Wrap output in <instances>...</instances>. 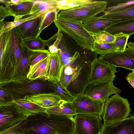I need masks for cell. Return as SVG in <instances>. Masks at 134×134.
Segmentation results:
<instances>
[{"instance_id":"obj_1","label":"cell","mask_w":134,"mask_h":134,"mask_svg":"<svg viewBox=\"0 0 134 134\" xmlns=\"http://www.w3.org/2000/svg\"><path fill=\"white\" fill-rule=\"evenodd\" d=\"M0 85L13 81L25 47L16 27L0 35Z\"/></svg>"},{"instance_id":"obj_2","label":"cell","mask_w":134,"mask_h":134,"mask_svg":"<svg viewBox=\"0 0 134 134\" xmlns=\"http://www.w3.org/2000/svg\"><path fill=\"white\" fill-rule=\"evenodd\" d=\"M79 57L63 68L59 82L75 97L84 94L89 83L91 68V65L83 62Z\"/></svg>"},{"instance_id":"obj_3","label":"cell","mask_w":134,"mask_h":134,"mask_svg":"<svg viewBox=\"0 0 134 134\" xmlns=\"http://www.w3.org/2000/svg\"><path fill=\"white\" fill-rule=\"evenodd\" d=\"M46 119L39 120L35 124L24 127L25 134H73L74 129L73 116L50 115Z\"/></svg>"},{"instance_id":"obj_4","label":"cell","mask_w":134,"mask_h":134,"mask_svg":"<svg viewBox=\"0 0 134 134\" xmlns=\"http://www.w3.org/2000/svg\"><path fill=\"white\" fill-rule=\"evenodd\" d=\"M0 87L8 92L13 100L33 94L55 92L52 82L27 77L1 85Z\"/></svg>"},{"instance_id":"obj_5","label":"cell","mask_w":134,"mask_h":134,"mask_svg":"<svg viewBox=\"0 0 134 134\" xmlns=\"http://www.w3.org/2000/svg\"><path fill=\"white\" fill-rule=\"evenodd\" d=\"M58 30L71 37L78 45L92 52L94 37L85 27L83 23L57 17L54 21Z\"/></svg>"},{"instance_id":"obj_6","label":"cell","mask_w":134,"mask_h":134,"mask_svg":"<svg viewBox=\"0 0 134 134\" xmlns=\"http://www.w3.org/2000/svg\"><path fill=\"white\" fill-rule=\"evenodd\" d=\"M108 2L104 1L92 2L75 8L62 10L57 17L83 23L99 13L104 12Z\"/></svg>"},{"instance_id":"obj_7","label":"cell","mask_w":134,"mask_h":134,"mask_svg":"<svg viewBox=\"0 0 134 134\" xmlns=\"http://www.w3.org/2000/svg\"><path fill=\"white\" fill-rule=\"evenodd\" d=\"M131 111L128 100L118 94L109 98L105 102L102 117L103 124L124 120L128 117Z\"/></svg>"},{"instance_id":"obj_8","label":"cell","mask_w":134,"mask_h":134,"mask_svg":"<svg viewBox=\"0 0 134 134\" xmlns=\"http://www.w3.org/2000/svg\"><path fill=\"white\" fill-rule=\"evenodd\" d=\"M73 134H100L103 126L101 115L77 114L74 117Z\"/></svg>"},{"instance_id":"obj_9","label":"cell","mask_w":134,"mask_h":134,"mask_svg":"<svg viewBox=\"0 0 134 134\" xmlns=\"http://www.w3.org/2000/svg\"><path fill=\"white\" fill-rule=\"evenodd\" d=\"M114 80L97 83H89L84 94L95 100L105 102L111 95L119 94L121 92V90L114 85Z\"/></svg>"},{"instance_id":"obj_10","label":"cell","mask_w":134,"mask_h":134,"mask_svg":"<svg viewBox=\"0 0 134 134\" xmlns=\"http://www.w3.org/2000/svg\"><path fill=\"white\" fill-rule=\"evenodd\" d=\"M116 67L99 60L98 58L91 64L89 83H97L114 80L117 72Z\"/></svg>"},{"instance_id":"obj_11","label":"cell","mask_w":134,"mask_h":134,"mask_svg":"<svg viewBox=\"0 0 134 134\" xmlns=\"http://www.w3.org/2000/svg\"><path fill=\"white\" fill-rule=\"evenodd\" d=\"M105 103L95 100L83 94L76 97L71 104L76 114H98L101 116Z\"/></svg>"},{"instance_id":"obj_12","label":"cell","mask_w":134,"mask_h":134,"mask_svg":"<svg viewBox=\"0 0 134 134\" xmlns=\"http://www.w3.org/2000/svg\"><path fill=\"white\" fill-rule=\"evenodd\" d=\"M98 59L104 62L114 66L134 70V52L126 48L123 51L101 55Z\"/></svg>"},{"instance_id":"obj_13","label":"cell","mask_w":134,"mask_h":134,"mask_svg":"<svg viewBox=\"0 0 134 134\" xmlns=\"http://www.w3.org/2000/svg\"><path fill=\"white\" fill-rule=\"evenodd\" d=\"M13 104L0 107V132L23 122L29 117L17 112Z\"/></svg>"},{"instance_id":"obj_14","label":"cell","mask_w":134,"mask_h":134,"mask_svg":"<svg viewBox=\"0 0 134 134\" xmlns=\"http://www.w3.org/2000/svg\"><path fill=\"white\" fill-rule=\"evenodd\" d=\"M15 101L32 103L45 109L58 105L64 101L61 99L56 92L29 95Z\"/></svg>"},{"instance_id":"obj_15","label":"cell","mask_w":134,"mask_h":134,"mask_svg":"<svg viewBox=\"0 0 134 134\" xmlns=\"http://www.w3.org/2000/svg\"><path fill=\"white\" fill-rule=\"evenodd\" d=\"M100 134H134V115L122 121L103 124Z\"/></svg>"},{"instance_id":"obj_16","label":"cell","mask_w":134,"mask_h":134,"mask_svg":"<svg viewBox=\"0 0 134 134\" xmlns=\"http://www.w3.org/2000/svg\"><path fill=\"white\" fill-rule=\"evenodd\" d=\"M125 20H126L109 19L102 15L93 17L83 23L85 27L88 31L97 33L104 31L115 24Z\"/></svg>"},{"instance_id":"obj_17","label":"cell","mask_w":134,"mask_h":134,"mask_svg":"<svg viewBox=\"0 0 134 134\" xmlns=\"http://www.w3.org/2000/svg\"><path fill=\"white\" fill-rule=\"evenodd\" d=\"M50 63V54L34 65L30 67L27 78L29 79L48 80Z\"/></svg>"},{"instance_id":"obj_18","label":"cell","mask_w":134,"mask_h":134,"mask_svg":"<svg viewBox=\"0 0 134 134\" xmlns=\"http://www.w3.org/2000/svg\"><path fill=\"white\" fill-rule=\"evenodd\" d=\"M44 14L25 22L16 27L24 41L35 38L38 36L40 27Z\"/></svg>"},{"instance_id":"obj_19","label":"cell","mask_w":134,"mask_h":134,"mask_svg":"<svg viewBox=\"0 0 134 134\" xmlns=\"http://www.w3.org/2000/svg\"><path fill=\"white\" fill-rule=\"evenodd\" d=\"M13 105L17 112L28 117L37 114L48 117L51 116L47 112L46 109L32 103L13 100Z\"/></svg>"},{"instance_id":"obj_20","label":"cell","mask_w":134,"mask_h":134,"mask_svg":"<svg viewBox=\"0 0 134 134\" xmlns=\"http://www.w3.org/2000/svg\"><path fill=\"white\" fill-rule=\"evenodd\" d=\"M34 4L33 0H26L16 4L5 6L16 20L30 15Z\"/></svg>"},{"instance_id":"obj_21","label":"cell","mask_w":134,"mask_h":134,"mask_svg":"<svg viewBox=\"0 0 134 134\" xmlns=\"http://www.w3.org/2000/svg\"><path fill=\"white\" fill-rule=\"evenodd\" d=\"M63 69L60 57L58 53L50 54L48 81L52 82H59Z\"/></svg>"},{"instance_id":"obj_22","label":"cell","mask_w":134,"mask_h":134,"mask_svg":"<svg viewBox=\"0 0 134 134\" xmlns=\"http://www.w3.org/2000/svg\"><path fill=\"white\" fill-rule=\"evenodd\" d=\"M104 31L113 36L122 32L130 36L134 34V18L115 24L107 28Z\"/></svg>"},{"instance_id":"obj_23","label":"cell","mask_w":134,"mask_h":134,"mask_svg":"<svg viewBox=\"0 0 134 134\" xmlns=\"http://www.w3.org/2000/svg\"><path fill=\"white\" fill-rule=\"evenodd\" d=\"M34 4L30 15L39 13H45L47 11L57 9L56 0H34Z\"/></svg>"},{"instance_id":"obj_24","label":"cell","mask_w":134,"mask_h":134,"mask_svg":"<svg viewBox=\"0 0 134 134\" xmlns=\"http://www.w3.org/2000/svg\"><path fill=\"white\" fill-rule=\"evenodd\" d=\"M46 111L49 115H65L73 116L76 113L73 108L71 103L63 102L60 104L46 109Z\"/></svg>"},{"instance_id":"obj_25","label":"cell","mask_w":134,"mask_h":134,"mask_svg":"<svg viewBox=\"0 0 134 134\" xmlns=\"http://www.w3.org/2000/svg\"><path fill=\"white\" fill-rule=\"evenodd\" d=\"M45 14L39 13L29 15L18 20L0 23V35L9 31L25 22L37 18Z\"/></svg>"},{"instance_id":"obj_26","label":"cell","mask_w":134,"mask_h":134,"mask_svg":"<svg viewBox=\"0 0 134 134\" xmlns=\"http://www.w3.org/2000/svg\"><path fill=\"white\" fill-rule=\"evenodd\" d=\"M105 18L115 20H127L134 18V4L120 11L104 14Z\"/></svg>"},{"instance_id":"obj_27","label":"cell","mask_w":134,"mask_h":134,"mask_svg":"<svg viewBox=\"0 0 134 134\" xmlns=\"http://www.w3.org/2000/svg\"><path fill=\"white\" fill-rule=\"evenodd\" d=\"M30 66L28 59L27 48L25 46L22 55L20 64L13 81L26 78L30 69Z\"/></svg>"},{"instance_id":"obj_28","label":"cell","mask_w":134,"mask_h":134,"mask_svg":"<svg viewBox=\"0 0 134 134\" xmlns=\"http://www.w3.org/2000/svg\"><path fill=\"white\" fill-rule=\"evenodd\" d=\"M117 51V48L115 43H102L98 42L95 40L92 51V52H94L100 55L112 53Z\"/></svg>"},{"instance_id":"obj_29","label":"cell","mask_w":134,"mask_h":134,"mask_svg":"<svg viewBox=\"0 0 134 134\" xmlns=\"http://www.w3.org/2000/svg\"><path fill=\"white\" fill-rule=\"evenodd\" d=\"M25 46L31 50H44L49 46L48 40H43L40 36L24 41Z\"/></svg>"},{"instance_id":"obj_30","label":"cell","mask_w":134,"mask_h":134,"mask_svg":"<svg viewBox=\"0 0 134 134\" xmlns=\"http://www.w3.org/2000/svg\"><path fill=\"white\" fill-rule=\"evenodd\" d=\"M57 9L64 10L77 7L90 3L91 0H57Z\"/></svg>"},{"instance_id":"obj_31","label":"cell","mask_w":134,"mask_h":134,"mask_svg":"<svg viewBox=\"0 0 134 134\" xmlns=\"http://www.w3.org/2000/svg\"><path fill=\"white\" fill-rule=\"evenodd\" d=\"M28 59L30 67L34 65L42 59L49 55L48 50H31L27 48Z\"/></svg>"},{"instance_id":"obj_32","label":"cell","mask_w":134,"mask_h":134,"mask_svg":"<svg viewBox=\"0 0 134 134\" xmlns=\"http://www.w3.org/2000/svg\"><path fill=\"white\" fill-rule=\"evenodd\" d=\"M59 11L57 9L50 10L45 14L41 23L38 36H40L41 33L44 29L54 21Z\"/></svg>"},{"instance_id":"obj_33","label":"cell","mask_w":134,"mask_h":134,"mask_svg":"<svg viewBox=\"0 0 134 134\" xmlns=\"http://www.w3.org/2000/svg\"><path fill=\"white\" fill-rule=\"evenodd\" d=\"M53 82L55 92L62 100L67 103H71L75 99L76 97L72 96L66 88L62 87L59 82Z\"/></svg>"},{"instance_id":"obj_34","label":"cell","mask_w":134,"mask_h":134,"mask_svg":"<svg viewBox=\"0 0 134 134\" xmlns=\"http://www.w3.org/2000/svg\"><path fill=\"white\" fill-rule=\"evenodd\" d=\"M59 49L58 52L60 55L63 68L70 64L80 56V54L77 51L73 55H71L65 51H63L61 48Z\"/></svg>"},{"instance_id":"obj_35","label":"cell","mask_w":134,"mask_h":134,"mask_svg":"<svg viewBox=\"0 0 134 134\" xmlns=\"http://www.w3.org/2000/svg\"><path fill=\"white\" fill-rule=\"evenodd\" d=\"M91 33L94 37L95 41L98 42L112 43L115 42L114 36L104 31L97 33Z\"/></svg>"},{"instance_id":"obj_36","label":"cell","mask_w":134,"mask_h":134,"mask_svg":"<svg viewBox=\"0 0 134 134\" xmlns=\"http://www.w3.org/2000/svg\"><path fill=\"white\" fill-rule=\"evenodd\" d=\"M115 38V43L117 48L118 51H124L126 48L128 39L130 36L122 32L114 35Z\"/></svg>"},{"instance_id":"obj_37","label":"cell","mask_w":134,"mask_h":134,"mask_svg":"<svg viewBox=\"0 0 134 134\" xmlns=\"http://www.w3.org/2000/svg\"><path fill=\"white\" fill-rule=\"evenodd\" d=\"M134 4V0H129L124 3L107 8L104 14L115 12L122 10L129 6Z\"/></svg>"},{"instance_id":"obj_38","label":"cell","mask_w":134,"mask_h":134,"mask_svg":"<svg viewBox=\"0 0 134 134\" xmlns=\"http://www.w3.org/2000/svg\"><path fill=\"white\" fill-rule=\"evenodd\" d=\"M13 100L7 91L0 87V107H4L12 104Z\"/></svg>"},{"instance_id":"obj_39","label":"cell","mask_w":134,"mask_h":134,"mask_svg":"<svg viewBox=\"0 0 134 134\" xmlns=\"http://www.w3.org/2000/svg\"><path fill=\"white\" fill-rule=\"evenodd\" d=\"M63 36V34L61 32L58 35L53 44H51L48 47V50L50 54L58 52L59 50L58 46L62 40Z\"/></svg>"},{"instance_id":"obj_40","label":"cell","mask_w":134,"mask_h":134,"mask_svg":"<svg viewBox=\"0 0 134 134\" xmlns=\"http://www.w3.org/2000/svg\"><path fill=\"white\" fill-rule=\"evenodd\" d=\"M11 16L6 7L1 5L0 6V23L3 22L5 18Z\"/></svg>"},{"instance_id":"obj_41","label":"cell","mask_w":134,"mask_h":134,"mask_svg":"<svg viewBox=\"0 0 134 134\" xmlns=\"http://www.w3.org/2000/svg\"><path fill=\"white\" fill-rule=\"evenodd\" d=\"M126 79L130 84L134 88V70L129 73Z\"/></svg>"},{"instance_id":"obj_42","label":"cell","mask_w":134,"mask_h":134,"mask_svg":"<svg viewBox=\"0 0 134 134\" xmlns=\"http://www.w3.org/2000/svg\"><path fill=\"white\" fill-rule=\"evenodd\" d=\"M127 46L129 49L134 52V43L130 41L129 43H127Z\"/></svg>"},{"instance_id":"obj_43","label":"cell","mask_w":134,"mask_h":134,"mask_svg":"<svg viewBox=\"0 0 134 134\" xmlns=\"http://www.w3.org/2000/svg\"><path fill=\"white\" fill-rule=\"evenodd\" d=\"M24 1V0H10V5L17 4L22 2Z\"/></svg>"}]
</instances>
